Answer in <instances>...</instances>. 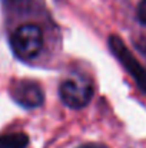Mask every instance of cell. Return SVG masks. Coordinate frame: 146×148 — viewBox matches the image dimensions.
Returning <instances> with one entry per match:
<instances>
[{
  "mask_svg": "<svg viewBox=\"0 0 146 148\" xmlns=\"http://www.w3.org/2000/svg\"><path fill=\"white\" fill-rule=\"evenodd\" d=\"M13 53L22 60L35 59L43 49V30L36 23L20 25L10 36Z\"/></svg>",
  "mask_w": 146,
  "mask_h": 148,
  "instance_id": "6da1fadb",
  "label": "cell"
},
{
  "mask_svg": "<svg viewBox=\"0 0 146 148\" xmlns=\"http://www.w3.org/2000/svg\"><path fill=\"white\" fill-rule=\"evenodd\" d=\"M39 0H4V6L13 12H29Z\"/></svg>",
  "mask_w": 146,
  "mask_h": 148,
  "instance_id": "8992f818",
  "label": "cell"
},
{
  "mask_svg": "<svg viewBox=\"0 0 146 148\" xmlns=\"http://www.w3.org/2000/svg\"><path fill=\"white\" fill-rule=\"evenodd\" d=\"M138 20L146 26V0H142L138 6Z\"/></svg>",
  "mask_w": 146,
  "mask_h": 148,
  "instance_id": "52a82bcc",
  "label": "cell"
},
{
  "mask_svg": "<svg viewBox=\"0 0 146 148\" xmlns=\"http://www.w3.org/2000/svg\"><path fill=\"white\" fill-rule=\"evenodd\" d=\"M10 95L23 108L32 109L43 103V91L40 85L30 79H17L10 85Z\"/></svg>",
  "mask_w": 146,
  "mask_h": 148,
  "instance_id": "277c9868",
  "label": "cell"
},
{
  "mask_svg": "<svg viewBox=\"0 0 146 148\" xmlns=\"http://www.w3.org/2000/svg\"><path fill=\"white\" fill-rule=\"evenodd\" d=\"M29 137L23 132H10L0 135V148H26Z\"/></svg>",
  "mask_w": 146,
  "mask_h": 148,
  "instance_id": "5b68a950",
  "label": "cell"
},
{
  "mask_svg": "<svg viewBox=\"0 0 146 148\" xmlns=\"http://www.w3.org/2000/svg\"><path fill=\"white\" fill-rule=\"evenodd\" d=\"M142 52H143V55L146 56V46H145V48H142Z\"/></svg>",
  "mask_w": 146,
  "mask_h": 148,
  "instance_id": "9c48e42d",
  "label": "cell"
},
{
  "mask_svg": "<svg viewBox=\"0 0 146 148\" xmlns=\"http://www.w3.org/2000/svg\"><path fill=\"white\" fill-rule=\"evenodd\" d=\"M79 148H107V147L103 145V144H85V145H82Z\"/></svg>",
  "mask_w": 146,
  "mask_h": 148,
  "instance_id": "ba28073f",
  "label": "cell"
},
{
  "mask_svg": "<svg viewBox=\"0 0 146 148\" xmlns=\"http://www.w3.org/2000/svg\"><path fill=\"white\" fill-rule=\"evenodd\" d=\"M59 95L65 105L73 109L86 106L93 97V85L85 75L75 73L67 76L59 88Z\"/></svg>",
  "mask_w": 146,
  "mask_h": 148,
  "instance_id": "7a4b0ae2",
  "label": "cell"
},
{
  "mask_svg": "<svg viewBox=\"0 0 146 148\" xmlns=\"http://www.w3.org/2000/svg\"><path fill=\"white\" fill-rule=\"evenodd\" d=\"M109 48L113 52V55L117 58V60L123 65V68L132 75V78L141 88V91L146 94V69L136 60V58L126 48L123 40L116 35H110L109 36Z\"/></svg>",
  "mask_w": 146,
  "mask_h": 148,
  "instance_id": "3957f363",
  "label": "cell"
}]
</instances>
